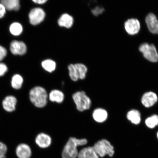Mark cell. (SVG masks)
I'll return each instance as SVG.
<instances>
[{"label": "cell", "instance_id": "cell-1", "mask_svg": "<svg viewBox=\"0 0 158 158\" xmlns=\"http://www.w3.org/2000/svg\"><path fill=\"white\" fill-rule=\"evenodd\" d=\"M86 139H78L74 137L69 138L64 146L62 152L63 158H76L78 157L79 146L85 145L87 143Z\"/></svg>", "mask_w": 158, "mask_h": 158}, {"label": "cell", "instance_id": "cell-2", "mask_svg": "<svg viewBox=\"0 0 158 158\" xmlns=\"http://www.w3.org/2000/svg\"><path fill=\"white\" fill-rule=\"evenodd\" d=\"M48 94L46 90L41 86L33 88L29 92V98L31 102L38 108L44 107L46 105Z\"/></svg>", "mask_w": 158, "mask_h": 158}, {"label": "cell", "instance_id": "cell-3", "mask_svg": "<svg viewBox=\"0 0 158 158\" xmlns=\"http://www.w3.org/2000/svg\"><path fill=\"white\" fill-rule=\"evenodd\" d=\"M99 156L103 157L106 155L113 156L114 153L113 146L106 139H102L97 142L94 147Z\"/></svg>", "mask_w": 158, "mask_h": 158}, {"label": "cell", "instance_id": "cell-4", "mask_svg": "<svg viewBox=\"0 0 158 158\" xmlns=\"http://www.w3.org/2000/svg\"><path fill=\"white\" fill-rule=\"evenodd\" d=\"M73 98L77 109L80 111L89 110L91 106V101L84 91L77 92L73 95Z\"/></svg>", "mask_w": 158, "mask_h": 158}, {"label": "cell", "instance_id": "cell-5", "mask_svg": "<svg viewBox=\"0 0 158 158\" xmlns=\"http://www.w3.org/2000/svg\"><path fill=\"white\" fill-rule=\"evenodd\" d=\"M139 49L144 58L149 62H158V52L155 45L144 43L140 45Z\"/></svg>", "mask_w": 158, "mask_h": 158}, {"label": "cell", "instance_id": "cell-6", "mask_svg": "<svg viewBox=\"0 0 158 158\" xmlns=\"http://www.w3.org/2000/svg\"><path fill=\"white\" fill-rule=\"evenodd\" d=\"M46 14L44 10L40 7H35L31 9L28 15L30 23L36 26L43 22L45 18Z\"/></svg>", "mask_w": 158, "mask_h": 158}, {"label": "cell", "instance_id": "cell-7", "mask_svg": "<svg viewBox=\"0 0 158 158\" xmlns=\"http://www.w3.org/2000/svg\"><path fill=\"white\" fill-rule=\"evenodd\" d=\"M9 48L11 54L15 56H23L26 54L27 51V45L24 42L15 40L10 43Z\"/></svg>", "mask_w": 158, "mask_h": 158}, {"label": "cell", "instance_id": "cell-8", "mask_svg": "<svg viewBox=\"0 0 158 158\" xmlns=\"http://www.w3.org/2000/svg\"><path fill=\"white\" fill-rule=\"evenodd\" d=\"M124 26L126 32L130 35L137 34L141 28L139 21L135 19H128L124 23Z\"/></svg>", "mask_w": 158, "mask_h": 158}, {"label": "cell", "instance_id": "cell-9", "mask_svg": "<svg viewBox=\"0 0 158 158\" xmlns=\"http://www.w3.org/2000/svg\"><path fill=\"white\" fill-rule=\"evenodd\" d=\"M17 103V98L15 96L8 95L3 99L2 102V106L6 112H12L15 110Z\"/></svg>", "mask_w": 158, "mask_h": 158}, {"label": "cell", "instance_id": "cell-10", "mask_svg": "<svg viewBox=\"0 0 158 158\" xmlns=\"http://www.w3.org/2000/svg\"><path fill=\"white\" fill-rule=\"evenodd\" d=\"M145 21L150 32L153 34H158V19L156 15L150 13L147 15Z\"/></svg>", "mask_w": 158, "mask_h": 158}, {"label": "cell", "instance_id": "cell-11", "mask_svg": "<svg viewBox=\"0 0 158 158\" xmlns=\"http://www.w3.org/2000/svg\"><path fill=\"white\" fill-rule=\"evenodd\" d=\"M157 95L153 92H148L144 94L141 98V103L146 108L152 106L158 101Z\"/></svg>", "mask_w": 158, "mask_h": 158}, {"label": "cell", "instance_id": "cell-12", "mask_svg": "<svg viewBox=\"0 0 158 158\" xmlns=\"http://www.w3.org/2000/svg\"><path fill=\"white\" fill-rule=\"evenodd\" d=\"M35 141L39 147L46 148L50 146L52 139L49 135L46 134L41 133L37 136Z\"/></svg>", "mask_w": 158, "mask_h": 158}, {"label": "cell", "instance_id": "cell-13", "mask_svg": "<svg viewBox=\"0 0 158 158\" xmlns=\"http://www.w3.org/2000/svg\"><path fill=\"white\" fill-rule=\"evenodd\" d=\"M16 153L19 158H30L31 155V149L27 144L21 143L17 146Z\"/></svg>", "mask_w": 158, "mask_h": 158}, {"label": "cell", "instance_id": "cell-14", "mask_svg": "<svg viewBox=\"0 0 158 158\" xmlns=\"http://www.w3.org/2000/svg\"><path fill=\"white\" fill-rule=\"evenodd\" d=\"M73 17L68 13L63 14L61 15L58 21L59 26L66 28H70L74 24Z\"/></svg>", "mask_w": 158, "mask_h": 158}, {"label": "cell", "instance_id": "cell-15", "mask_svg": "<svg viewBox=\"0 0 158 158\" xmlns=\"http://www.w3.org/2000/svg\"><path fill=\"white\" fill-rule=\"evenodd\" d=\"M78 158H99L94 147L85 148L78 153Z\"/></svg>", "mask_w": 158, "mask_h": 158}, {"label": "cell", "instance_id": "cell-16", "mask_svg": "<svg viewBox=\"0 0 158 158\" xmlns=\"http://www.w3.org/2000/svg\"><path fill=\"white\" fill-rule=\"evenodd\" d=\"M7 10L18 11L21 8L20 0H0Z\"/></svg>", "mask_w": 158, "mask_h": 158}, {"label": "cell", "instance_id": "cell-17", "mask_svg": "<svg viewBox=\"0 0 158 158\" xmlns=\"http://www.w3.org/2000/svg\"><path fill=\"white\" fill-rule=\"evenodd\" d=\"M92 116L95 121L101 123L106 121L107 119L108 114L107 112L104 109L98 108L94 110Z\"/></svg>", "mask_w": 158, "mask_h": 158}, {"label": "cell", "instance_id": "cell-18", "mask_svg": "<svg viewBox=\"0 0 158 158\" xmlns=\"http://www.w3.org/2000/svg\"><path fill=\"white\" fill-rule=\"evenodd\" d=\"M127 118L131 123L138 125L141 122V114L137 110H132L128 112Z\"/></svg>", "mask_w": 158, "mask_h": 158}, {"label": "cell", "instance_id": "cell-19", "mask_svg": "<svg viewBox=\"0 0 158 158\" xmlns=\"http://www.w3.org/2000/svg\"><path fill=\"white\" fill-rule=\"evenodd\" d=\"M74 68L77 77L78 79L83 80L85 78L88 69L85 65L82 64H74Z\"/></svg>", "mask_w": 158, "mask_h": 158}, {"label": "cell", "instance_id": "cell-20", "mask_svg": "<svg viewBox=\"0 0 158 158\" xmlns=\"http://www.w3.org/2000/svg\"><path fill=\"white\" fill-rule=\"evenodd\" d=\"M23 26L18 22H14L9 26V32L13 36H19L23 33Z\"/></svg>", "mask_w": 158, "mask_h": 158}, {"label": "cell", "instance_id": "cell-21", "mask_svg": "<svg viewBox=\"0 0 158 158\" xmlns=\"http://www.w3.org/2000/svg\"><path fill=\"white\" fill-rule=\"evenodd\" d=\"M23 83V77L19 74H15L12 77L11 80V87L15 90H19L22 87Z\"/></svg>", "mask_w": 158, "mask_h": 158}, {"label": "cell", "instance_id": "cell-22", "mask_svg": "<svg viewBox=\"0 0 158 158\" xmlns=\"http://www.w3.org/2000/svg\"><path fill=\"white\" fill-rule=\"evenodd\" d=\"M49 98L51 102L60 103L64 101V94L60 91L54 90L51 91L49 94Z\"/></svg>", "mask_w": 158, "mask_h": 158}, {"label": "cell", "instance_id": "cell-23", "mask_svg": "<svg viewBox=\"0 0 158 158\" xmlns=\"http://www.w3.org/2000/svg\"><path fill=\"white\" fill-rule=\"evenodd\" d=\"M41 66L45 71L49 73H52L56 68V62L50 59L43 60L41 63Z\"/></svg>", "mask_w": 158, "mask_h": 158}, {"label": "cell", "instance_id": "cell-24", "mask_svg": "<svg viewBox=\"0 0 158 158\" xmlns=\"http://www.w3.org/2000/svg\"><path fill=\"white\" fill-rule=\"evenodd\" d=\"M145 124L149 128H154L158 126V116L157 114H153L146 118Z\"/></svg>", "mask_w": 158, "mask_h": 158}, {"label": "cell", "instance_id": "cell-25", "mask_svg": "<svg viewBox=\"0 0 158 158\" xmlns=\"http://www.w3.org/2000/svg\"><path fill=\"white\" fill-rule=\"evenodd\" d=\"M69 75L71 79L74 81H78V79L77 77L74 68V64H70L68 66Z\"/></svg>", "mask_w": 158, "mask_h": 158}, {"label": "cell", "instance_id": "cell-26", "mask_svg": "<svg viewBox=\"0 0 158 158\" xmlns=\"http://www.w3.org/2000/svg\"><path fill=\"white\" fill-rule=\"evenodd\" d=\"M8 70V67L6 64L4 63L0 62V77L4 76Z\"/></svg>", "mask_w": 158, "mask_h": 158}, {"label": "cell", "instance_id": "cell-27", "mask_svg": "<svg viewBox=\"0 0 158 158\" xmlns=\"http://www.w3.org/2000/svg\"><path fill=\"white\" fill-rule=\"evenodd\" d=\"M7 50L4 47L0 45V62H2L7 55Z\"/></svg>", "mask_w": 158, "mask_h": 158}, {"label": "cell", "instance_id": "cell-28", "mask_svg": "<svg viewBox=\"0 0 158 158\" xmlns=\"http://www.w3.org/2000/svg\"><path fill=\"white\" fill-rule=\"evenodd\" d=\"M7 148L4 143L0 142V158H5Z\"/></svg>", "mask_w": 158, "mask_h": 158}, {"label": "cell", "instance_id": "cell-29", "mask_svg": "<svg viewBox=\"0 0 158 158\" xmlns=\"http://www.w3.org/2000/svg\"><path fill=\"white\" fill-rule=\"evenodd\" d=\"M104 11V9L103 8L100 6H96L92 10L93 14L96 16L102 14Z\"/></svg>", "mask_w": 158, "mask_h": 158}, {"label": "cell", "instance_id": "cell-30", "mask_svg": "<svg viewBox=\"0 0 158 158\" xmlns=\"http://www.w3.org/2000/svg\"><path fill=\"white\" fill-rule=\"evenodd\" d=\"M7 10L2 4L0 3V19L4 17L6 13Z\"/></svg>", "mask_w": 158, "mask_h": 158}, {"label": "cell", "instance_id": "cell-31", "mask_svg": "<svg viewBox=\"0 0 158 158\" xmlns=\"http://www.w3.org/2000/svg\"><path fill=\"white\" fill-rule=\"evenodd\" d=\"M33 2L37 4L43 5L46 3L48 0H31Z\"/></svg>", "mask_w": 158, "mask_h": 158}, {"label": "cell", "instance_id": "cell-32", "mask_svg": "<svg viewBox=\"0 0 158 158\" xmlns=\"http://www.w3.org/2000/svg\"><path fill=\"white\" fill-rule=\"evenodd\" d=\"M157 138L158 139V131L157 132Z\"/></svg>", "mask_w": 158, "mask_h": 158}]
</instances>
